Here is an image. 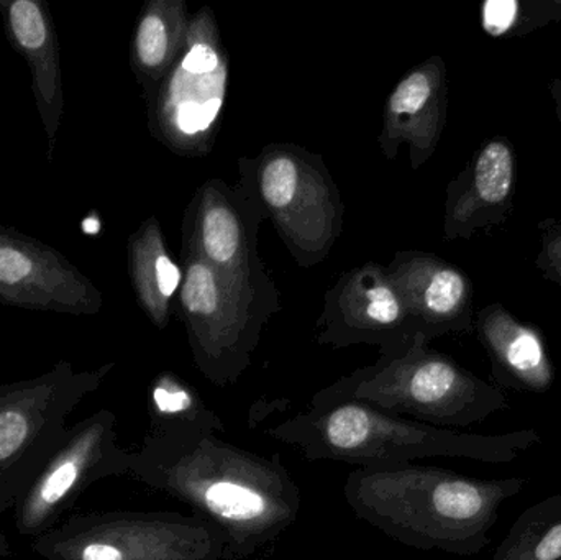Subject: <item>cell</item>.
I'll return each mask as SVG.
<instances>
[{
    "instance_id": "obj_1",
    "label": "cell",
    "mask_w": 561,
    "mask_h": 560,
    "mask_svg": "<svg viewBox=\"0 0 561 560\" xmlns=\"http://www.w3.org/2000/svg\"><path fill=\"white\" fill-rule=\"evenodd\" d=\"M128 477L167 493L216 525L227 538L224 560H247L297 522L300 490L280 459L219 439L203 427L150 431L130 450Z\"/></svg>"
},
{
    "instance_id": "obj_2",
    "label": "cell",
    "mask_w": 561,
    "mask_h": 560,
    "mask_svg": "<svg viewBox=\"0 0 561 560\" xmlns=\"http://www.w3.org/2000/svg\"><path fill=\"white\" fill-rule=\"evenodd\" d=\"M527 480H483L440 467L355 469L343 495L356 518L421 551L480 555L491 542L501 506L519 495Z\"/></svg>"
},
{
    "instance_id": "obj_3",
    "label": "cell",
    "mask_w": 561,
    "mask_h": 560,
    "mask_svg": "<svg viewBox=\"0 0 561 560\" xmlns=\"http://www.w3.org/2000/svg\"><path fill=\"white\" fill-rule=\"evenodd\" d=\"M266 434L297 447L310 462L335 460L358 469L402 466L431 457L511 464L542 443L536 430L504 434L445 430L322 390L312 398L309 410L270 427Z\"/></svg>"
},
{
    "instance_id": "obj_4",
    "label": "cell",
    "mask_w": 561,
    "mask_h": 560,
    "mask_svg": "<svg viewBox=\"0 0 561 560\" xmlns=\"http://www.w3.org/2000/svg\"><path fill=\"white\" fill-rule=\"evenodd\" d=\"M332 397L352 398L376 410L419 423L460 430L510 408L506 395L460 367L447 355L428 351L417 335L408 351L382 357L323 388Z\"/></svg>"
},
{
    "instance_id": "obj_5",
    "label": "cell",
    "mask_w": 561,
    "mask_h": 560,
    "mask_svg": "<svg viewBox=\"0 0 561 560\" xmlns=\"http://www.w3.org/2000/svg\"><path fill=\"white\" fill-rule=\"evenodd\" d=\"M114 367L78 372L59 361L38 377L0 385V518L58 449L72 411Z\"/></svg>"
},
{
    "instance_id": "obj_6",
    "label": "cell",
    "mask_w": 561,
    "mask_h": 560,
    "mask_svg": "<svg viewBox=\"0 0 561 560\" xmlns=\"http://www.w3.org/2000/svg\"><path fill=\"white\" fill-rule=\"evenodd\" d=\"M32 551L45 560H224L227 538L194 513L101 512L65 519Z\"/></svg>"
},
{
    "instance_id": "obj_7",
    "label": "cell",
    "mask_w": 561,
    "mask_h": 560,
    "mask_svg": "<svg viewBox=\"0 0 561 560\" xmlns=\"http://www.w3.org/2000/svg\"><path fill=\"white\" fill-rule=\"evenodd\" d=\"M130 450L118 446L117 416L99 410L68 427L58 449L13 505L20 536L39 538L61 525L82 493L111 477L128 476Z\"/></svg>"
},
{
    "instance_id": "obj_8",
    "label": "cell",
    "mask_w": 561,
    "mask_h": 560,
    "mask_svg": "<svg viewBox=\"0 0 561 560\" xmlns=\"http://www.w3.org/2000/svg\"><path fill=\"white\" fill-rule=\"evenodd\" d=\"M227 276L204 260H191L180 288L194 361L207 380L222 388L249 367L260 329L256 316L232 305Z\"/></svg>"
},
{
    "instance_id": "obj_9",
    "label": "cell",
    "mask_w": 561,
    "mask_h": 560,
    "mask_svg": "<svg viewBox=\"0 0 561 560\" xmlns=\"http://www.w3.org/2000/svg\"><path fill=\"white\" fill-rule=\"evenodd\" d=\"M102 293L55 247L0 224V306L68 316H95Z\"/></svg>"
},
{
    "instance_id": "obj_10",
    "label": "cell",
    "mask_w": 561,
    "mask_h": 560,
    "mask_svg": "<svg viewBox=\"0 0 561 560\" xmlns=\"http://www.w3.org/2000/svg\"><path fill=\"white\" fill-rule=\"evenodd\" d=\"M227 84L226 56L213 32L197 23L176 68L163 79L151 115L154 130L171 144H203L222 111Z\"/></svg>"
},
{
    "instance_id": "obj_11",
    "label": "cell",
    "mask_w": 561,
    "mask_h": 560,
    "mask_svg": "<svg viewBox=\"0 0 561 560\" xmlns=\"http://www.w3.org/2000/svg\"><path fill=\"white\" fill-rule=\"evenodd\" d=\"M516 196V153L506 137H494L478 148L457 180L448 186L445 236L471 239L510 219Z\"/></svg>"
},
{
    "instance_id": "obj_12",
    "label": "cell",
    "mask_w": 561,
    "mask_h": 560,
    "mask_svg": "<svg viewBox=\"0 0 561 560\" xmlns=\"http://www.w3.org/2000/svg\"><path fill=\"white\" fill-rule=\"evenodd\" d=\"M0 19L10 45L28 65L32 94L46 135V158L53 161L65 115V85L51 10L45 0H0Z\"/></svg>"
},
{
    "instance_id": "obj_13",
    "label": "cell",
    "mask_w": 561,
    "mask_h": 560,
    "mask_svg": "<svg viewBox=\"0 0 561 560\" xmlns=\"http://www.w3.org/2000/svg\"><path fill=\"white\" fill-rule=\"evenodd\" d=\"M473 325L500 387L537 395L553 387L556 368L534 325L519 321L501 302L481 309Z\"/></svg>"
},
{
    "instance_id": "obj_14",
    "label": "cell",
    "mask_w": 561,
    "mask_h": 560,
    "mask_svg": "<svg viewBox=\"0 0 561 560\" xmlns=\"http://www.w3.org/2000/svg\"><path fill=\"white\" fill-rule=\"evenodd\" d=\"M394 285L401 288L417 335L428 339L473 328V285L461 270L431 255H417Z\"/></svg>"
},
{
    "instance_id": "obj_15",
    "label": "cell",
    "mask_w": 561,
    "mask_h": 560,
    "mask_svg": "<svg viewBox=\"0 0 561 560\" xmlns=\"http://www.w3.org/2000/svg\"><path fill=\"white\" fill-rule=\"evenodd\" d=\"M447 112V79L440 58L431 59L409 72L388 102L386 132L396 140H408L414 167L434 153Z\"/></svg>"
},
{
    "instance_id": "obj_16",
    "label": "cell",
    "mask_w": 561,
    "mask_h": 560,
    "mask_svg": "<svg viewBox=\"0 0 561 560\" xmlns=\"http://www.w3.org/2000/svg\"><path fill=\"white\" fill-rule=\"evenodd\" d=\"M128 270L141 308L158 328H167L170 302L180 292L183 273L168 255L157 220H147L130 237Z\"/></svg>"
},
{
    "instance_id": "obj_17",
    "label": "cell",
    "mask_w": 561,
    "mask_h": 560,
    "mask_svg": "<svg viewBox=\"0 0 561 560\" xmlns=\"http://www.w3.org/2000/svg\"><path fill=\"white\" fill-rule=\"evenodd\" d=\"M183 12H174L170 3L154 2L145 9L135 30L131 61L145 88L164 78L176 58L183 39Z\"/></svg>"
},
{
    "instance_id": "obj_18",
    "label": "cell",
    "mask_w": 561,
    "mask_h": 560,
    "mask_svg": "<svg viewBox=\"0 0 561 560\" xmlns=\"http://www.w3.org/2000/svg\"><path fill=\"white\" fill-rule=\"evenodd\" d=\"M150 431L168 427H203L224 433V423L216 411L207 408L201 395L173 372H161L148 387Z\"/></svg>"
},
{
    "instance_id": "obj_19",
    "label": "cell",
    "mask_w": 561,
    "mask_h": 560,
    "mask_svg": "<svg viewBox=\"0 0 561 560\" xmlns=\"http://www.w3.org/2000/svg\"><path fill=\"white\" fill-rule=\"evenodd\" d=\"M493 560H561V493L524 510Z\"/></svg>"
},
{
    "instance_id": "obj_20",
    "label": "cell",
    "mask_w": 561,
    "mask_h": 560,
    "mask_svg": "<svg viewBox=\"0 0 561 560\" xmlns=\"http://www.w3.org/2000/svg\"><path fill=\"white\" fill-rule=\"evenodd\" d=\"M203 260L229 272L245 263L247 232L236 207L222 197H207L197 220Z\"/></svg>"
},
{
    "instance_id": "obj_21",
    "label": "cell",
    "mask_w": 561,
    "mask_h": 560,
    "mask_svg": "<svg viewBox=\"0 0 561 560\" xmlns=\"http://www.w3.org/2000/svg\"><path fill=\"white\" fill-rule=\"evenodd\" d=\"M484 32L494 38L523 36L549 25L543 0H488L481 7Z\"/></svg>"
},
{
    "instance_id": "obj_22",
    "label": "cell",
    "mask_w": 561,
    "mask_h": 560,
    "mask_svg": "<svg viewBox=\"0 0 561 560\" xmlns=\"http://www.w3.org/2000/svg\"><path fill=\"white\" fill-rule=\"evenodd\" d=\"M304 171L297 158L279 153L263 164L260 173V193L270 209L287 213L297 201Z\"/></svg>"
},
{
    "instance_id": "obj_23",
    "label": "cell",
    "mask_w": 561,
    "mask_h": 560,
    "mask_svg": "<svg viewBox=\"0 0 561 560\" xmlns=\"http://www.w3.org/2000/svg\"><path fill=\"white\" fill-rule=\"evenodd\" d=\"M540 252L536 259L537 268L543 278L561 286V219H546L539 224Z\"/></svg>"
},
{
    "instance_id": "obj_24",
    "label": "cell",
    "mask_w": 561,
    "mask_h": 560,
    "mask_svg": "<svg viewBox=\"0 0 561 560\" xmlns=\"http://www.w3.org/2000/svg\"><path fill=\"white\" fill-rule=\"evenodd\" d=\"M543 7L550 23H561V0H543Z\"/></svg>"
},
{
    "instance_id": "obj_25",
    "label": "cell",
    "mask_w": 561,
    "mask_h": 560,
    "mask_svg": "<svg viewBox=\"0 0 561 560\" xmlns=\"http://www.w3.org/2000/svg\"><path fill=\"white\" fill-rule=\"evenodd\" d=\"M550 98H552L553 104H556L557 117L561 125V78L553 79L549 85Z\"/></svg>"
},
{
    "instance_id": "obj_26",
    "label": "cell",
    "mask_w": 561,
    "mask_h": 560,
    "mask_svg": "<svg viewBox=\"0 0 561 560\" xmlns=\"http://www.w3.org/2000/svg\"><path fill=\"white\" fill-rule=\"evenodd\" d=\"M12 555V549H10L9 541H7L5 536L0 533V558H9Z\"/></svg>"
},
{
    "instance_id": "obj_27",
    "label": "cell",
    "mask_w": 561,
    "mask_h": 560,
    "mask_svg": "<svg viewBox=\"0 0 561 560\" xmlns=\"http://www.w3.org/2000/svg\"><path fill=\"white\" fill-rule=\"evenodd\" d=\"M340 560H346V559H340Z\"/></svg>"
}]
</instances>
